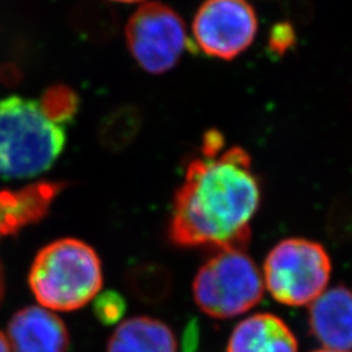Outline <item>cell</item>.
<instances>
[{
	"label": "cell",
	"instance_id": "1",
	"mask_svg": "<svg viewBox=\"0 0 352 352\" xmlns=\"http://www.w3.org/2000/svg\"><path fill=\"white\" fill-rule=\"evenodd\" d=\"M260 200V183L247 151L239 146L202 151L189 162L176 190L170 240L182 248L243 251L251 240L250 222Z\"/></svg>",
	"mask_w": 352,
	"mask_h": 352
},
{
	"label": "cell",
	"instance_id": "2",
	"mask_svg": "<svg viewBox=\"0 0 352 352\" xmlns=\"http://www.w3.org/2000/svg\"><path fill=\"white\" fill-rule=\"evenodd\" d=\"M103 282L101 260L78 239L55 240L38 252L29 272V286L39 304L69 312L87 305Z\"/></svg>",
	"mask_w": 352,
	"mask_h": 352
},
{
	"label": "cell",
	"instance_id": "3",
	"mask_svg": "<svg viewBox=\"0 0 352 352\" xmlns=\"http://www.w3.org/2000/svg\"><path fill=\"white\" fill-rule=\"evenodd\" d=\"M65 145L62 126L51 122L39 102L13 96L0 101V176L34 177L49 170Z\"/></svg>",
	"mask_w": 352,
	"mask_h": 352
},
{
	"label": "cell",
	"instance_id": "4",
	"mask_svg": "<svg viewBox=\"0 0 352 352\" xmlns=\"http://www.w3.org/2000/svg\"><path fill=\"white\" fill-rule=\"evenodd\" d=\"M264 282L243 251H219L202 265L193 280V298L205 315L231 318L261 302Z\"/></svg>",
	"mask_w": 352,
	"mask_h": 352
},
{
	"label": "cell",
	"instance_id": "5",
	"mask_svg": "<svg viewBox=\"0 0 352 352\" xmlns=\"http://www.w3.org/2000/svg\"><path fill=\"white\" fill-rule=\"evenodd\" d=\"M266 287L277 302L289 307L312 304L327 289L331 261L325 248L312 240H282L264 264Z\"/></svg>",
	"mask_w": 352,
	"mask_h": 352
},
{
	"label": "cell",
	"instance_id": "6",
	"mask_svg": "<svg viewBox=\"0 0 352 352\" xmlns=\"http://www.w3.org/2000/svg\"><path fill=\"white\" fill-rule=\"evenodd\" d=\"M126 42L136 62L154 75L175 67L188 45L183 20L162 3L140 7L126 25Z\"/></svg>",
	"mask_w": 352,
	"mask_h": 352
},
{
	"label": "cell",
	"instance_id": "7",
	"mask_svg": "<svg viewBox=\"0 0 352 352\" xmlns=\"http://www.w3.org/2000/svg\"><path fill=\"white\" fill-rule=\"evenodd\" d=\"M257 26L247 0H205L193 20V36L206 55L231 60L251 46Z\"/></svg>",
	"mask_w": 352,
	"mask_h": 352
},
{
	"label": "cell",
	"instance_id": "8",
	"mask_svg": "<svg viewBox=\"0 0 352 352\" xmlns=\"http://www.w3.org/2000/svg\"><path fill=\"white\" fill-rule=\"evenodd\" d=\"M7 331L13 352H68L67 327L46 308L32 305L20 309L11 318Z\"/></svg>",
	"mask_w": 352,
	"mask_h": 352
},
{
	"label": "cell",
	"instance_id": "9",
	"mask_svg": "<svg viewBox=\"0 0 352 352\" xmlns=\"http://www.w3.org/2000/svg\"><path fill=\"white\" fill-rule=\"evenodd\" d=\"M65 187L63 182H38L24 188L0 190V240L41 222Z\"/></svg>",
	"mask_w": 352,
	"mask_h": 352
},
{
	"label": "cell",
	"instance_id": "10",
	"mask_svg": "<svg viewBox=\"0 0 352 352\" xmlns=\"http://www.w3.org/2000/svg\"><path fill=\"white\" fill-rule=\"evenodd\" d=\"M309 327L327 350H352V289L338 286L322 292L309 308Z\"/></svg>",
	"mask_w": 352,
	"mask_h": 352
},
{
	"label": "cell",
	"instance_id": "11",
	"mask_svg": "<svg viewBox=\"0 0 352 352\" xmlns=\"http://www.w3.org/2000/svg\"><path fill=\"white\" fill-rule=\"evenodd\" d=\"M227 352H298V340L279 317L258 314L234 329Z\"/></svg>",
	"mask_w": 352,
	"mask_h": 352
},
{
	"label": "cell",
	"instance_id": "12",
	"mask_svg": "<svg viewBox=\"0 0 352 352\" xmlns=\"http://www.w3.org/2000/svg\"><path fill=\"white\" fill-rule=\"evenodd\" d=\"M107 352H177V342L174 331L162 321L138 316L115 329Z\"/></svg>",
	"mask_w": 352,
	"mask_h": 352
},
{
	"label": "cell",
	"instance_id": "13",
	"mask_svg": "<svg viewBox=\"0 0 352 352\" xmlns=\"http://www.w3.org/2000/svg\"><path fill=\"white\" fill-rule=\"evenodd\" d=\"M128 286L144 302H162L171 289V274L161 265H139L129 272Z\"/></svg>",
	"mask_w": 352,
	"mask_h": 352
},
{
	"label": "cell",
	"instance_id": "14",
	"mask_svg": "<svg viewBox=\"0 0 352 352\" xmlns=\"http://www.w3.org/2000/svg\"><path fill=\"white\" fill-rule=\"evenodd\" d=\"M141 116L139 110L124 107L115 110L102 123L100 138L109 149H122L139 133Z\"/></svg>",
	"mask_w": 352,
	"mask_h": 352
},
{
	"label": "cell",
	"instance_id": "15",
	"mask_svg": "<svg viewBox=\"0 0 352 352\" xmlns=\"http://www.w3.org/2000/svg\"><path fill=\"white\" fill-rule=\"evenodd\" d=\"M39 106L51 122L60 126L75 118L78 109V98L72 89L56 85L45 91Z\"/></svg>",
	"mask_w": 352,
	"mask_h": 352
},
{
	"label": "cell",
	"instance_id": "16",
	"mask_svg": "<svg viewBox=\"0 0 352 352\" xmlns=\"http://www.w3.org/2000/svg\"><path fill=\"white\" fill-rule=\"evenodd\" d=\"M126 309L124 299L113 291L102 294L94 302L96 317L104 325L116 324L124 316Z\"/></svg>",
	"mask_w": 352,
	"mask_h": 352
},
{
	"label": "cell",
	"instance_id": "17",
	"mask_svg": "<svg viewBox=\"0 0 352 352\" xmlns=\"http://www.w3.org/2000/svg\"><path fill=\"white\" fill-rule=\"evenodd\" d=\"M269 50L276 56H283L296 43L295 28L291 23H278L269 33Z\"/></svg>",
	"mask_w": 352,
	"mask_h": 352
},
{
	"label": "cell",
	"instance_id": "18",
	"mask_svg": "<svg viewBox=\"0 0 352 352\" xmlns=\"http://www.w3.org/2000/svg\"><path fill=\"white\" fill-rule=\"evenodd\" d=\"M285 12L298 24H309L315 17V4L312 0H282Z\"/></svg>",
	"mask_w": 352,
	"mask_h": 352
},
{
	"label": "cell",
	"instance_id": "19",
	"mask_svg": "<svg viewBox=\"0 0 352 352\" xmlns=\"http://www.w3.org/2000/svg\"><path fill=\"white\" fill-rule=\"evenodd\" d=\"M4 292H6V277H4V267L0 261V304L4 299Z\"/></svg>",
	"mask_w": 352,
	"mask_h": 352
},
{
	"label": "cell",
	"instance_id": "20",
	"mask_svg": "<svg viewBox=\"0 0 352 352\" xmlns=\"http://www.w3.org/2000/svg\"><path fill=\"white\" fill-rule=\"evenodd\" d=\"M0 352H11L10 342L1 331H0Z\"/></svg>",
	"mask_w": 352,
	"mask_h": 352
},
{
	"label": "cell",
	"instance_id": "21",
	"mask_svg": "<svg viewBox=\"0 0 352 352\" xmlns=\"http://www.w3.org/2000/svg\"><path fill=\"white\" fill-rule=\"evenodd\" d=\"M113 1H122V3H135V1H141V0H113Z\"/></svg>",
	"mask_w": 352,
	"mask_h": 352
},
{
	"label": "cell",
	"instance_id": "22",
	"mask_svg": "<svg viewBox=\"0 0 352 352\" xmlns=\"http://www.w3.org/2000/svg\"><path fill=\"white\" fill-rule=\"evenodd\" d=\"M315 352H346V351H336V350H327V349H325V350H318V351Z\"/></svg>",
	"mask_w": 352,
	"mask_h": 352
}]
</instances>
